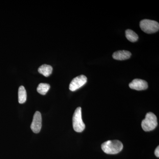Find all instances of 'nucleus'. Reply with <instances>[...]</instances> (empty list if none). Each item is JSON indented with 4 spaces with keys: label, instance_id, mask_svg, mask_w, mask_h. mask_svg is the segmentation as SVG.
Returning <instances> with one entry per match:
<instances>
[{
    "label": "nucleus",
    "instance_id": "5",
    "mask_svg": "<svg viewBox=\"0 0 159 159\" xmlns=\"http://www.w3.org/2000/svg\"><path fill=\"white\" fill-rule=\"evenodd\" d=\"M87 82V78L84 75H80L72 80L69 86L71 91H75L82 87Z\"/></svg>",
    "mask_w": 159,
    "mask_h": 159
},
{
    "label": "nucleus",
    "instance_id": "10",
    "mask_svg": "<svg viewBox=\"0 0 159 159\" xmlns=\"http://www.w3.org/2000/svg\"><path fill=\"white\" fill-rule=\"evenodd\" d=\"M27 100V93L25 87L20 86L18 89V102L20 104H23Z\"/></svg>",
    "mask_w": 159,
    "mask_h": 159
},
{
    "label": "nucleus",
    "instance_id": "1",
    "mask_svg": "<svg viewBox=\"0 0 159 159\" xmlns=\"http://www.w3.org/2000/svg\"><path fill=\"white\" fill-rule=\"evenodd\" d=\"M123 144L119 140H109L102 143L101 148L105 153L108 154H116L123 149Z\"/></svg>",
    "mask_w": 159,
    "mask_h": 159
},
{
    "label": "nucleus",
    "instance_id": "3",
    "mask_svg": "<svg viewBox=\"0 0 159 159\" xmlns=\"http://www.w3.org/2000/svg\"><path fill=\"white\" fill-rule=\"evenodd\" d=\"M73 125L74 130L77 132H82L85 128V125L82 119V112L80 107H77L74 111L73 117Z\"/></svg>",
    "mask_w": 159,
    "mask_h": 159
},
{
    "label": "nucleus",
    "instance_id": "6",
    "mask_svg": "<svg viewBox=\"0 0 159 159\" xmlns=\"http://www.w3.org/2000/svg\"><path fill=\"white\" fill-rule=\"evenodd\" d=\"M42 128V116L40 112L36 111L33 116L31 125V128L34 133L38 134Z\"/></svg>",
    "mask_w": 159,
    "mask_h": 159
},
{
    "label": "nucleus",
    "instance_id": "7",
    "mask_svg": "<svg viewBox=\"0 0 159 159\" xmlns=\"http://www.w3.org/2000/svg\"><path fill=\"white\" fill-rule=\"evenodd\" d=\"M129 85L130 89L137 91L144 90L148 87L147 82L143 80L140 79H134Z\"/></svg>",
    "mask_w": 159,
    "mask_h": 159
},
{
    "label": "nucleus",
    "instance_id": "13",
    "mask_svg": "<svg viewBox=\"0 0 159 159\" xmlns=\"http://www.w3.org/2000/svg\"><path fill=\"white\" fill-rule=\"evenodd\" d=\"M155 155L157 157H159V146H158L157 147L156 149H155Z\"/></svg>",
    "mask_w": 159,
    "mask_h": 159
},
{
    "label": "nucleus",
    "instance_id": "11",
    "mask_svg": "<svg viewBox=\"0 0 159 159\" xmlns=\"http://www.w3.org/2000/svg\"><path fill=\"white\" fill-rule=\"evenodd\" d=\"M125 36L126 38L131 42H135L139 39V36L138 34L130 29H127L125 31Z\"/></svg>",
    "mask_w": 159,
    "mask_h": 159
},
{
    "label": "nucleus",
    "instance_id": "2",
    "mask_svg": "<svg viewBox=\"0 0 159 159\" xmlns=\"http://www.w3.org/2000/svg\"><path fill=\"white\" fill-rule=\"evenodd\" d=\"M157 124L156 116L150 112L146 114L145 119L142 120V127L145 131H150L156 128Z\"/></svg>",
    "mask_w": 159,
    "mask_h": 159
},
{
    "label": "nucleus",
    "instance_id": "8",
    "mask_svg": "<svg viewBox=\"0 0 159 159\" xmlns=\"http://www.w3.org/2000/svg\"><path fill=\"white\" fill-rule=\"evenodd\" d=\"M131 53L127 51H119L114 52L112 55L113 58L117 60H125L130 58Z\"/></svg>",
    "mask_w": 159,
    "mask_h": 159
},
{
    "label": "nucleus",
    "instance_id": "4",
    "mask_svg": "<svg viewBox=\"0 0 159 159\" xmlns=\"http://www.w3.org/2000/svg\"><path fill=\"white\" fill-rule=\"evenodd\" d=\"M140 27L145 33L152 34L159 31V24L156 21L144 19L140 21Z\"/></svg>",
    "mask_w": 159,
    "mask_h": 159
},
{
    "label": "nucleus",
    "instance_id": "12",
    "mask_svg": "<svg viewBox=\"0 0 159 159\" xmlns=\"http://www.w3.org/2000/svg\"><path fill=\"white\" fill-rule=\"evenodd\" d=\"M50 89V84L46 83H40L38 86L37 92L42 95H46Z\"/></svg>",
    "mask_w": 159,
    "mask_h": 159
},
{
    "label": "nucleus",
    "instance_id": "9",
    "mask_svg": "<svg viewBox=\"0 0 159 159\" xmlns=\"http://www.w3.org/2000/svg\"><path fill=\"white\" fill-rule=\"evenodd\" d=\"M53 71V68L51 66L44 64L40 66L38 69V72L46 77L51 75Z\"/></svg>",
    "mask_w": 159,
    "mask_h": 159
}]
</instances>
